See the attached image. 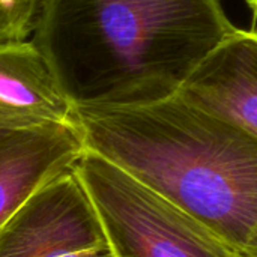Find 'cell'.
<instances>
[{
	"mask_svg": "<svg viewBox=\"0 0 257 257\" xmlns=\"http://www.w3.org/2000/svg\"><path fill=\"white\" fill-rule=\"evenodd\" d=\"M235 29L221 0H41L32 42L74 107H131L179 93Z\"/></svg>",
	"mask_w": 257,
	"mask_h": 257,
	"instance_id": "6da1fadb",
	"label": "cell"
},
{
	"mask_svg": "<svg viewBox=\"0 0 257 257\" xmlns=\"http://www.w3.org/2000/svg\"><path fill=\"white\" fill-rule=\"evenodd\" d=\"M72 122L87 151L245 256L257 229L256 137L179 93L146 105L74 107Z\"/></svg>",
	"mask_w": 257,
	"mask_h": 257,
	"instance_id": "7a4b0ae2",
	"label": "cell"
},
{
	"mask_svg": "<svg viewBox=\"0 0 257 257\" xmlns=\"http://www.w3.org/2000/svg\"><path fill=\"white\" fill-rule=\"evenodd\" d=\"M75 172L113 257H245L200 220L101 155L86 149Z\"/></svg>",
	"mask_w": 257,
	"mask_h": 257,
	"instance_id": "3957f363",
	"label": "cell"
},
{
	"mask_svg": "<svg viewBox=\"0 0 257 257\" xmlns=\"http://www.w3.org/2000/svg\"><path fill=\"white\" fill-rule=\"evenodd\" d=\"M0 257H113L75 167L45 184L0 229Z\"/></svg>",
	"mask_w": 257,
	"mask_h": 257,
	"instance_id": "277c9868",
	"label": "cell"
},
{
	"mask_svg": "<svg viewBox=\"0 0 257 257\" xmlns=\"http://www.w3.org/2000/svg\"><path fill=\"white\" fill-rule=\"evenodd\" d=\"M74 125H0V229L45 184L72 170L84 154Z\"/></svg>",
	"mask_w": 257,
	"mask_h": 257,
	"instance_id": "5b68a950",
	"label": "cell"
},
{
	"mask_svg": "<svg viewBox=\"0 0 257 257\" xmlns=\"http://www.w3.org/2000/svg\"><path fill=\"white\" fill-rule=\"evenodd\" d=\"M194 105L257 139V32L235 29L179 90Z\"/></svg>",
	"mask_w": 257,
	"mask_h": 257,
	"instance_id": "8992f818",
	"label": "cell"
},
{
	"mask_svg": "<svg viewBox=\"0 0 257 257\" xmlns=\"http://www.w3.org/2000/svg\"><path fill=\"white\" fill-rule=\"evenodd\" d=\"M72 114L74 105L32 39L0 42V125L69 123Z\"/></svg>",
	"mask_w": 257,
	"mask_h": 257,
	"instance_id": "52a82bcc",
	"label": "cell"
},
{
	"mask_svg": "<svg viewBox=\"0 0 257 257\" xmlns=\"http://www.w3.org/2000/svg\"><path fill=\"white\" fill-rule=\"evenodd\" d=\"M41 0H0V42L32 38Z\"/></svg>",
	"mask_w": 257,
	"mask_h": 257,
	"instance_id": "ba28073f",
	"label": "cell"
},
{
	"mask_svg": "<svg viewBox=\"0 0 257 257\" xmlns=\"http://www.w3.org/2000/svg\"><path fill=\"white\" fill-rule=\"evenodd\" d=\"M245 256L247 257H257V229L256 232L253 233L250 242L247 244V248H245Z\"/></svg>",
	"mask_w": 257,
	"mask_h": 257,
	"instance_id": "9c48e42d",
	"label": "cell"
},
{
	"mask_svg": "<svg viewBox=\"0 0 257 257\" xmlns=\"http://www.w3.org/2000/svg\"><path fill=\"white\" fill-rule=\"evenodd\" d=\"M248 5L253 11V30L257 32V0H248Z\"/></svg>",
	"mask_w": 257,
	"mask_h": 257,
	"instance_id": "30bf717a",
	"label": "cell"
}]
</instances>
